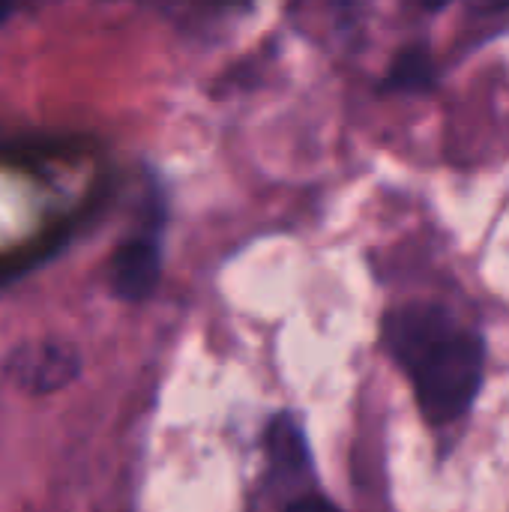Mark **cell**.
<instances>
[{
    "label": "cell",
    "mask_w": 509,
    "mask_h": 512,
    "mask_svg": "<svg viewBox=\"0 0 509 512\" xmlns=\"http://www.w3.org/2000/svg\"><path fill=\"white\" fill-rule=\"evenodd\" d=\"M390 342L429 423H453L474 405L486 369V348L474 333L459 330L444 312L408 309L390 324Z\"/></svg>",
    "instance_id": "obj_1"
},
{
    "label": "cell",
    "mask_w": 509,
    "mask_h": 512,
    "mask_svg": "<svg viewBox=\"0 0 509 512\" xmlns=\"http://www.w3.org/2000/svg\"><path fill=\"white\" fill-rule=\"evenodd\" d=\"M159 273L162 255L156 237H132L117 246L111 258V291L126 303L147 300L159 282Z\"/></svg>",
    "instance_id": "obj_2"
},
{
    "label": "cell",
    "mask_w": 509,
    "mask_h": 512,
    "mask_svg": "<svg viewBox=\"0 0 509 512\" xmlns=\"http://www.w3.org/2000/svg\"><path fill=\"white\" fill-rule=\"evenodd\" d=\"M78 375V354L60 342H39L18 354L15 360V378L21 387L33 393H51L66 387Z\"/></svg>",
    "instance_id": "obj_3"
},
{
    "label": "cell",
    "mask_w": 509,
    "mask_h": 512,
    "mask_svg": "<svg viewBox=\"0 0 509 512\" xmlns=\"http://www.w3.org/2000/svg\"><path fill=\"white\" fill-rule=\"evenodd\" d=\"M264 444H267V453H270V462H273L276 471L297 474V471H303L309 465L306 435H303V429L297 426V420L291 414H279V417L270 420Z\"/></svg>",
    "instance_id": "obj_4"
},
{
    "label": "cell",
    "mask_w": 509,
    "mask_h": 512,
    "mask_svg": "<svg viewBox=\"0 0 509 512\" xmlns=\"http://www.w3.org/2000/svg\"><path fill=\"white\" fill-rule=\"evenodd\" d=\"M435 81V63L432 57L423 51V48H405L390 72H387V81H384V90L396 93V90H408V93H423L429 90Z\"/></svg>",
    "instance_id": "obj_5"
},
{
    "label": "cell",
    "mask_w": 509,
    "mask_h": 512,
    "mask_svg": "<svg viewBox=\"0 0 509 512\" xmlns=\"http://www.w3.org/2000/svg\"><path fill=\"white\" fill-rule=\"evenodd\" d=\"M285 512H339L333 504L321 501V498H303L297 504H291Z\"/></svg>",
    "instance_id": "obj_6"
},
{
    "label": "cell",
    "mask_w": 509,
    "mask_h": 512,
    "mask_svg": "<svg viewBox=\"0 0 509 512\" xmlns=\"http://www.w3.org/2000/svg\"><path fill=\"white\" fill-rule=\"evenodd\" d=\"M12 12V3H0V24H3V18Z\"/></svg>",
    "instance_id": "obj_7"
}]
</instances>
